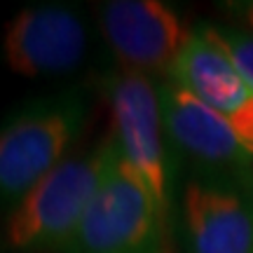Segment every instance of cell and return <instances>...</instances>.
<instances>
[{
  "label": "cell",
  "mask_w": 253,
  "mask_h": 253,
  "mask_svg": "<svg viewBox=\"0 0 253 253\" xmlns=\"http://www.w3.org/2000/svg\"><path fill=\"white\" fill-rule=\"evenodd\" d=\"M181 235L185 253H253V199L223 183L188 181Z\"/></svg>",
  "instance_id": "cell-7"
},
{
  "label": "cell",
  "mask_w": 253,
  "mask_h": 253,
  "mask_svg": "<svg viewBox=\"0 0 253 253\" xmlns=\"http://www.w3.org/2000/svg\"><path fill=\"white\" fill-rule=\"evenodd\" d=\"M167 223L120 150L106 181L59 253H162Z\"/></svg>",
  "instance_id": "cell-3"
},
{
  "label": "cell",
  "mask_w": 253,
  "mask_h": 253,
  "mask_svg": "<svg viewBox=\"0 0 253 253\" xmlns=\"http://www.w3.org/2000/svg\"><path fill=\"white\" fill-rule=\"evenodd\" d=\"M120 157L115 131L87 153L68 155L26 197L17 202L5 223V244L17 253L61 249L96 197Z\"/></svg>",
  "instance_id": "cell-1"
},
{
  "label": "cell",
  "mask_w": 253,
  "mask_h": 253,
  "mask_svg": "<svg viewBox=\"0 0 253 253\" xmlns=\"http://www.w3.org/2000/svg\"><path fill=\"white\" fill-rule=\"evenodd\" d=\"M108 101L113 110V131L126 164L134 169L153 197L162 220L169 216L171 171L164 148V120L160 91L148 75L120 71L108 78Z\"/></svg>",
  "instance_id": "cell-4"
},
{
  "label": "cell",
  "mask_w": 253,
  "mask_h": 253,
  "mask_svg": "<svg viewBox=\"0 0 253 253\" xmlns=\"http://www.w3.org/2000/svg\"><path fill=\"white\" fill-rule=\"evenodd\" d=\"M169 78L216 110L253 153V87L220 47L192 31Z\"/></svg>",
  "instance_id": "cell-8"
},
{
  "label": "cell",
  "mask_w": 253,
  "mask_h": 253,
  "mask_svg": "<svg viewBox=\"0 0 253 253\" xmlns=\"http://www.w3.org/2000/svg\"><path fill=\"white\" fill-rule=\"evenodd\" d=\"M195 31H199L207 40L220 47L230 56V61L235 63L237 71L244 75V80L253 87V33L216 26V24H199Z\"/></svg>",
  "instance_id": "cell-10"
},
{
  "label": "cell",
  "mask_w": 253,
  "mask_h": 253,
  "mask_svg": "<svg viewBox=\"0 0 253 253\" xmlns=\"http://www.w3.org/2000/svg\"><path fill=\"white\" fill-rule=\"evenodd\" d=\"M80 94H59L14 110L0 125V202L17 204L31 188L61 164L80 131Z\"/></svg>",
  "instance_id": "cell-2"
},
{
  "label": "cell",
  "mask_w": 253,
  "mask_h": 253,
  "mask_svg": "<svg viewBox=\"0 0 253 253\" xmlns=\"http://www.w3.org/2000/svg\"><path fill=\"white\" fill-rule=\"evenodd\" d=\"M164 131L185 155L209 167L246 169L253 164V153L237 131L213 108L181 87L171 78L160 87Z\"/></svg>",
  "instance_id": "cell-9"
},
{
  "label": "cell",
  "mask_w": 253,
  "mask_h": 253,
  "mask_svg": "<svg viewBox=\"0 0 253 253\" xmlns=\"http://www.w3.org/2000/svg\"><path fill=\"white\" fill-rule=\"evenodd\" d=\"M239 14H242V19H244L246 24H249V28L253 31V2H244V5H239Z\"/></svg>",
  "instance_id": "cell-11"
},
{
  "label": "cell",
  "mask_w": 253,
  "mask_h": 253,
  "mask_svg": "<svg viewBox=\"0 0 253 253\" xmlns=\"http://www.w3.org/2000/svg\"><path fill=\"white\" fill-rule=\"evenodd\" d=\"M101 33L122 71L169 73L188 45L181 17L157 0H110L99 9Z\"/></svg>",
  "instance_id": "cell-5"
},
{
  "label": "cell",
  "mask_w": 253,
  "mask_h": 253,
  "mask_svg": "<svg viewBox=\"0 0 253 253\" xmlns=\"http://www.w3.org/2000/svg\"><path fill=\"white\" fill-rule=\"evenodd\" d=\"M87 54V28L80 14L63 5H38L17 12L2 33L9 71L26 78L75 71Z\"/></svg>",
  "instance_id": "cell-6"
}]
</instances>
